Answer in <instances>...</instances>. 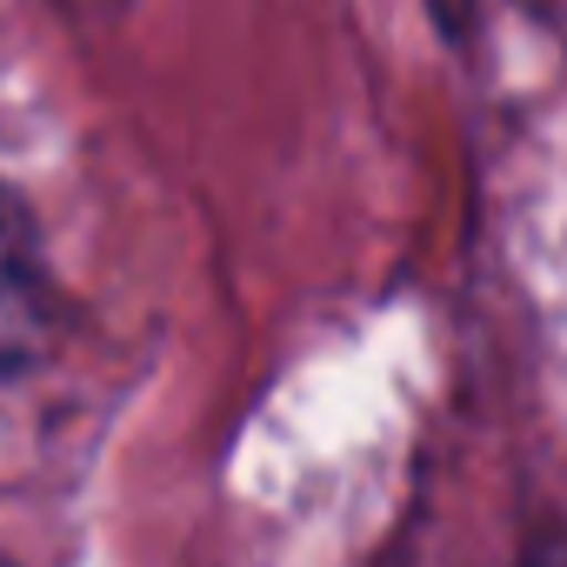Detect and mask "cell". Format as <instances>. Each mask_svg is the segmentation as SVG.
<instances>
[{
    "mask_svg": "<svg viewBox=\"0 0 567 567\" xmlns=\"http://www.w3.org/2000/svg\"><path fill=\"white\" fill-rule=\"evenodd\" d=\"M54 274L41 254V227L14 187H0V381L34 368L54 341Z\"/></svg>",
    "mask_w": 567,
    "mask_h": 567,
    "instance_id": "obj_1",
    "label": "cell"
},
{
    "mask_svg": "<svg viewBox=\"0 0 567 567\" xmlns=\"http://www.w3.org/2000/svg\"><path fill=\"white\" fill-rule=\"evenodd\" d=\"M441 14H447V21H467V14H474V0H441Z\"/></svg>",
    "mask_w": 567,
    "mask_h": 567,
    "instance_id": "obj_2",
    "label": "cell"
},
{
    "mask_svg": "<svg viewBox=\"0 0 567 567\" xmlns=\"http://www.w3.org/2000/svg\"><path fill=\"white\" fill-rule=\"evenodd\" d=\"M0 567H8V560H0Z\"/></svg>",
    "mask_w": 567,
    "mask_h": 567,
    "instance_id": "obj_3",
    "label": "cell"
}]
</instances>
